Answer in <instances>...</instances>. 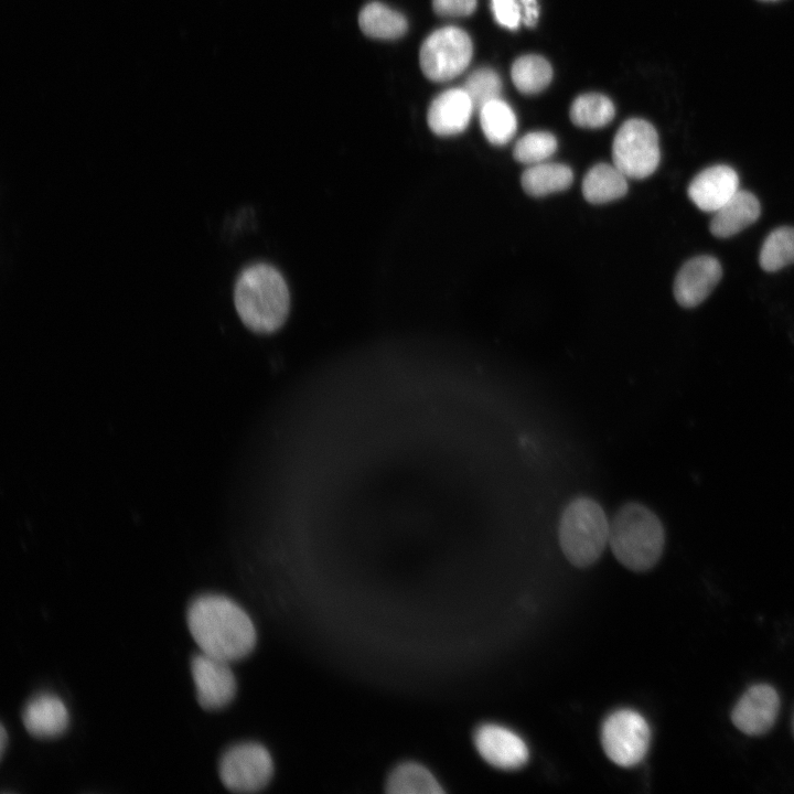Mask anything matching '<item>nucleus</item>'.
Wrapping results in <instances>:
<instances>
[{"label":"nucleus","instance_id":"obj_15","mask_svg":"<svg viewBox=\"0 0 794 794\" xmlns=\"http://www.w3.org/2000/svg\"><path fill=\"white\" fill-rule=\"evenodd\" d=\"M473 110L474 106L463 87L447 89L430 104L428 126L438 136L458 135L468 127Z\"/></svg>","mask_w":794,"mask_h":794},{"label":"nucleus","instance_id":"obj_1","mask_svg":"<svg viewBox=\"0 0 794 794\" xmlns=\"http://www.w3.org/2000/svg\"><path fill=\"white\" fill-rule=\"evenodd\" d=\"M186 621L201 651L219 659L229 663L242 659L256 645L251 619L227 597L202 594L195 598L187 608Z\"/></svg>","mask_w":794,"mask_h":794},{"label":"nucleus","instance_id":"obj_12","mask_svg":"<svg viewBox=\"0 0 794 794\" xmlns=\"http://www.w3.org/2000/svg\"><path fill=\"white\" fill-rule=\"evenodd\" d=\"M721 276V265L715 257L701 255L689 259L674 281L676 301L685 308L698 305L710 294Z\"/></svg>","mask_w":794,"mask_h":794},{"label":"nucleus","instance_id":"obj_30","mask_svg":"<svg viewBox=\"0 0 794 794\" xmlns=\"http://www.w3.org/2000/svg\"><path fill=\"white\" fill-rule=\"evenodd\" d=\"M7 744H8V734H7V731H6V728L3 727V725H1V732H0V754H1V758H2L3 754H4Z\"/></svg>","mask_w":794,"mask_h":794},{"label":"nucleus","instance_id":"obj_28","mask_svg":"<svg viewBox=\"0 0 794 794\" xmlns=\"http://www.w3.org/2000/svg\"><path fill=\"white\" fill-rule=\"evenodd\" d=\"M432 7L441 17H466L476 8V0H432Z\"/></svg>","mask_w":794,"mask_h":794},{"label":"nucleus","instance_id":"obj_25","mask_svg":"<svg viewBox=\"0 0 794 794\" xmlns=\"http://www.w3.org/2000/svg\"><path fill=\"white\" fill-rule=\"evenodd\" d=\"M557 150V139L548 131H532L516 143L513 155L516 161L533 165L547 161Z\"/></svg>","mask_w":794,"mask_h":794},{"label":"nucleus","instance_id":"obj_16","mask_svg":"<svg viewBox=\"0 0 794 794\" xmlns=\"http://www.w3.org/2000/svg\"><path fill=\"white\" fill-rule=\"evenodd\" d=\"M760 203L758 198L745 190H738L727 201L710 222V232L718 238L733 236L753 224L760 216Z\"/></svg>","mask_w":794,"mask_h":794},{"label":"nucleus","instance_id":"obj_20","mask_svg":"<svg viewBox=\"0 0 794 794\" xmlns=\"http://www.w3.org/2000/svg\"><path fill=\"white\" fill-rule=\"evenodd\" d=\"M386 792L391 794H438L444 791L433 774L417 762L397 765L386 782Z\"/></svg>","mask_w":794,"mask_h":794},{"label":"nucleus","instance_id":"obj_10","mask_svg":"<svg viewBox=\"0 0 794 794\" xmlns=\"http://www.w3.org/2000/svg\"><path fill=\"white\" fill-rule=\"evenodd\" d=\"M474 745L485 762L501 770L521 769L529 758L528 747L522 737L495 723H485L476 729Z\"/></svg>","mask_w":794,"mask_h":794},{"label":"nucleus","instance_id":"obj_29","mask_svg":"<svg viewBox=\"0 0 794 794\" xmlns=\"http://www.w3.org/2000/svg\"><path fill=\"white\" fill-rule=\"evenodd\" d=\"M524 8L523 21L526 25L533 26L538 18L539 11L536 0H519Z\"/></svg>","mask_w":794,"mask_h":794},{"label":"nucleus","instance_id":"obj_14","mask_svg":"<svg viewBox=\"0 0 794 794\" xmlns=\"http://www.w3.org/2000/svg\"><path fill=\"white\" fill-rule=\"evenodd\" d=\"M22 721L31 736L51 739L65 732L69 716L64 701L58 696L43 691L28 700L22 710Z\"/></svg>","mask_w":794,"mask_h":794},{"label":"nucleus","instance_id":"obj_3","mask_svg":"<svg viewBox=\"0 0 794 794\" xmlns=\"http://www.w3.org/2000/svg\"><path fill=\"white\" fill-rule=\"evenodd\" d=\"M665 533L659 518L646 506L630 502L610 522L609 544L614 557L632 571H646L659 560Z\"/></svg>","mask_w":794,"mask_h":794},{"label":"nucleus","instance_id":"obj_5","mask_svg":"<svg viewBox=\"0 0 794 794\" xmlns=\"http://www.w3.org/2000/svg\"><path fill=\"white\" fill-rule=\"evenodd\" d=\"M659 159L656 129L648 121L640 118L624 121L613 139V164L627 179H644L655 172Z\"/></svg>","mask_w":794,"mask_h":794},{"label":"nucleus","instance_id":"obj_7","mask_svg":"<svg viewBox=\"0 0 794 794\" xmlns=\"http://www.w3.org/2000/svg\"><path fill=\"white\" fill-rule=\"evenodd\" d=\"M651 743V729L646 719L633 709H619L610 713L601 727V744L607 757L615 764L631 768L646 755Z\"/></svg>","mask_w":794,"mask_h":794},{"label":"nucleus","instance_id":"obj_9","mask_svg":"<svg viewBox=\"0 0 794 794\" xmlns=\"http://www.w3.org/2000/svg\"><path fill=\"white\" fill-rule=\"evenodd\" d=\"M191 673L196 689V699L202 708L218 710L234 699L237 683L229 662L202 652L193 656Z\"/></svg>","mask_w":794,"mask_h":794},{"label":"nucleus","instance_id":"obj_13","mask_svg":"<svg viewBox=\"0 0 794 794\" xmlns=\"http://www.w3.org/2000/svg\"><path fill=\"white\" fill-rule=\"evenodd\" d=\"M739 190V176L729 165L718 164L699 172L689 183L688 196L704 212H716Z\"/></svg>","mask_w":794,"mask_h":794},{"label":"nucleus","instance_id":"obj_24","mask_svg":"<svg viewBox=\"0 0 794 794\" xmlns=\"http://www.w3.org/2000/svg\"><path fill=\"white\" fill-rule=\"evenodd\" d=\"M765 271H776L794 262V227L783 226L772 230L765 238L759 256Z\"/></svg>","mask_w":794,"mask_h":794},{"label":"nucleus","instance_id":"obj_17","mask_svg":"<svg viewBox=\"0 0 794 794\" xmlns=\"http://www.w3.org/2000/svg\"><path fill=\"white\" fill-rule=\"evenodd\" d=\"M581 189L589 203H609L626 194L627 178L614 164L598 163L584 175Z\"/></svg>","mask_w":794,"mask_h":794},{"label":"nucleus","instance_id":"obj_8","mask_svg":"<svg viewBox=\"0 0 794 794\" xmlns=\"http://www.w3.org/2000/svg\"><path fill=\"white\" fill-rule=\"evenodd\" d=\"M218 771L223 784L229 791L254 793L262 790L270 782L273 762L262 744L242 742L224 752Z\"/></svg>","mask_w":794,"mask_h":794},{"label":"nucleus","instance_id":"obj_11","mask_svg":"<svg viewBox=\"0 0 794 794\" xmlns=\"http://www.w3.org/2000/svg\"><path fill=\"white\" fill-rule=\"evenodd\" d=\"M780 709L776 690L766 684L748 688L731 712L733 725L748 736L766 733L775 723Z\"/></svg>","mask_w":794,"mask_h":794},{"label":"nucleus","instance_id":"obj_23","mask_svg":"<svg viewBox=\"0 0 794 794\" xmlns=\"http://www.w3.org/2000/svg\"><path fill=\"white\" fill-rule=\"evenodd\" d=\"M615 108L610 98L598 93L578 96L570 107L571 121L581 128H601L614 118Z\"/></svg>","mask_w":794,"mask_h":794},{"label":"nucleus","instance_id":"obj_4","mask_svg":"<svg viewBox=\"0 0 794 794\" xmlns=\"http://www.w3.org/2000/svg\"><path fill=\"white\" fill-rule=\"evenodd\" d=\"M610 522L601 505L588 496H578L565 507L558 528L560 548L570 564L584 568L593 565L609 543Z\"/></svg>","mask_w":794,"mask_h":794},{"label":"nucleus","instance_id":"obj_6","mask_svg":"<svg viewBox=\"0 0 794 794\" xmlns=\"http://www.w3.org/2000/svg\"><path fill=\"white\" fill-rule=\"evenodd\" d=\"M472 54L473 44L469 34L457 26H444L433 31L422 42L419 63L427 78L446 82L468 67Z\"/></svg>","mask_w":794,"mask_h":794},{"label":"nucleus","instance_id":"obj_26","mask_svg":"<svg viewBox=\"0 0 794 794\" xmlns=\"http://www.w3.org/2000/svg\"><path fill=\"white\" fill-rule=\"evenodd\" d=\"M463 88L468 93L474 109L480 110L486 103L500 98L502 82L494 69L481 67L468 76Z\"/></svg>","mask_w":794,"mask_h":794},{"label":"nucleus","instance_id":"obj_21","mask_svg":"<svg viewBox=\"0 0 794 794\" xmlns=\"http://www.w3.org/2000/svg\"><path fill=\"white\" fill-rule=\"evenodd\" d=\"M480 124L486 139L495 146L506 144L515 135L517 120L509 105L501 98L486 103L480 110Z\"/></svg>","mask_w":794,"mask_h":794},{"label":"nucleus","instance_id":"obj_27","mask_svg":"<svg viewBox=\"0 0 794 794\" xmlns=\"http://www.w3.org/2000/svg\"><path fill=\"white\" fill-rule=\"evenodd\" d=\"M491 8L496 22L506 29H517L523 20L517 0H491Z\"/></svg>","mask_w":794,"mask_h":794},{"label":"nucleus","instance_id":"obj_2","mask_svg":"<svg viewBox=\"0 0 794 794\" xmlns=\"http://www.w3.org/2000/svg\"><path fill=\"white\" fill-rule=\"evenodd\" d=\"M234 303L243 323L254 332L271 333L286 321L290 297L280 272L266 264L245 268L234 287Z\"/></svg>","mask_w":794,"mask_h":794},{"label":"nucleus","instance_id":"obj_32","mask_svg":"<svg viewBox=\"0 0 794 794\" xmlns=\"http://www.w3.org/2000/svg\"><path fill=\"white\" fill-rule=\"evenodd\" d=\"M761 1H777V0H761Z\"/></svg>","mask_w":794,"mask_h":794},{"label":"nucleus","instance_id":"obj_31","mask_svg":"<svg viewBox=\"0 0 794 794\" xmlns=\"http://www.w3.org/2000/svg\"><path fill=\"white\" fill-rule=\"evenodd\" d=\"M792 726H793V732H794V716H793Z\"/></svg>","mask_w":794,"mask_h":794},{"label":"nucleus","instance_id":"obj_19","mask_svg":"<svg viewBox=\"0 0 794 794\" xmlns=\"http://www.w3.org/2000/svg\"><path fill=\"white\" fill-rule=\"evenodd\" d=\"M573 180L571 169L562 163L541 162L529 165L522 174L524 191L532 196H545L568 189Z\"/></svg>","mask_w":794,"mask_h":794},{"label":"nucleus","instance_id":"obj_22","mask_svg":"<svg viewBox=\"0 0 794 794\" xmlns=\"http://www.w3.org/2000/svg\"><path fill=\"white\" fill-rule=\"evenodd\" d=\"M511 76L521 93L536 94L550 83L552 68L543 56L527 54L515 60L512 65Z\"/></svg>","mask_w":794,"mask_h":794},{"label":"nucleus","instance_id":"obj_18","mask_svg":"<svg viewBox=\"0 0 794 794\" xmlns=\"http://www.w3.org/2000/svg\"><path fill=\"white\" fill-rule=\"evenodd\" d=\"M358 25L364 34L373 39L395 40L408 30L404 14L388 6L373 1L364 6L358 14Z\"/></svg>","mask_w":794,"mask_h":794}]
</instances>
